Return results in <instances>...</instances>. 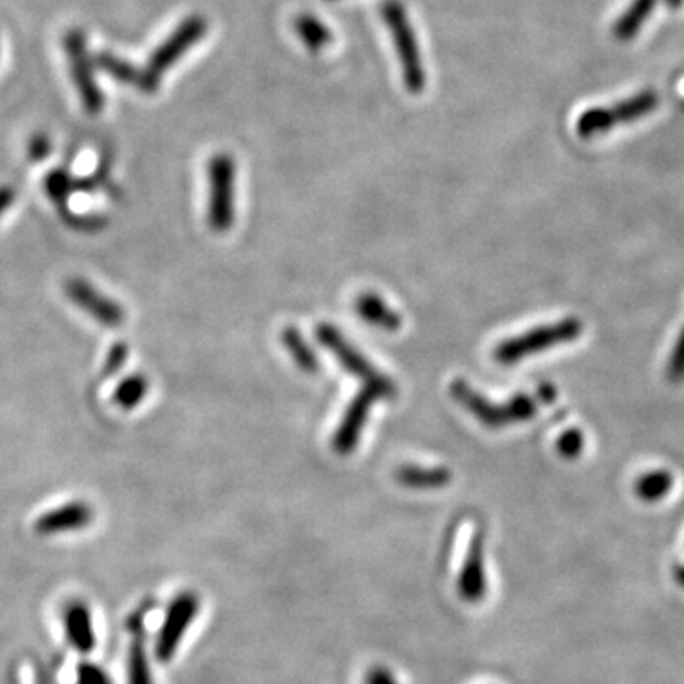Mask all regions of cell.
<instances>
[{"label": "cell", "instance_id": "6da1fadb", "mask_svg": "<svg viewBox=\"0 0 684 684\" xmlns=\"http://www.w3.org/2000/svg\"><path fill=\"white\" fill-rule=\"evenodd\" d=\"M316 339L323 349L329 350V354L337 357L344 371L362 382V390L375 395L379 402H392L398 398L400 390L394 380L377 369L369 357H365L352 342L346 341L339 329L331 323H320L316 326Z\"/></svg>", "mask_w": 684, "mask_h": 684}, {"label": "cell", "instance_id": "7a4b0ae2", "mask_svg": "<svg viewBox=\"0 0 684 684\" xmlns=\"http://www.w3.org/2000/svg\"><path fill=\"white\" fill-rule=\"evenodd\" d=\"M454 402L468 411L479 425L489 430H500L515 423H525L536 415V403L530 395L517 394L506 403H492L464 379H454L449 387Z\"/></svg>", "mask_w": 684, "mask_h": 684}, {"label": "cell", "instance_id": "3957f363", "mask_svg": "<svg viewBox=\"0 0 684 684\" xmlns=\"http://www.w3.org/2000/svg\"><path fill=\"white\" fill-rule=\"evenodd\" d=\"M380 14L387 23L390 37L394 40L405 88L410 89L411 94H423L426 86V71L407 10L403 8L400 0H384L380 7Z\"/></svg>", "mask_w": 684, "mask_h": 684}, {"label": "cell", "instance_id": "277c9868", "mask_svg": "<svg viewBox=\"0 0 684 684\" xmlns=\"http://www.w3.org/2000/svg\"><path fill=\"white\" fill-rule=\"evenodd\" d=\"M236 221V162L219 152L208 162V224L216 234L231 231Z\"/></svg>", "mask_w": 684, "mask_h": 684}, {"label": "cell", "instance_id": "5b68a950", "mask_svg": "<svg viewBox=\"0 0 684 684\" xmlns=\"http://www.w3.org/2000/svg\"><path fill=\"white\" fill-rule=\"evenodd\" d=\"M581 333L582 321L566 318V320L558 321V323L542 326V328L533 329L523 335L512 337L508 341L500 342L492 352V357L502 365L517 364L521 359L540 354L551 346L574 341L581 337Z\"/></svg>", "mask_w": 684, "mask_h": 684}, {"label": "cell", "instance_id": "8992f818", "mask_svg": "<svg viewBox=\"0 0 684 684\" xmlns=\"http://www.w3.org/2000/svg\"><path fill=\"white\" fill-rule=\"evenodd\" d=\"M658 103H660L658 94L652 89H647V91L630 97L627 101H622V103L609 107V109H591V111L584 112L578 119V124H576V132L584 139H589L594 135L612 130L618 124H627L632 120L645 117L648 112L655 111Z\"/></svg>", "mask_w": 684, "mask_h": 684}, {"label": "cell", "instance_id": "52a82bcc", "mask_svg": "<svg viewBox=\"0 0 684 684\" xmlns=\"http://www.w3.org/2000/svg\"><path fill=\"white\" fill-rule=\"evenodd\" d=\"M200 614V597L194 591H181L171 599L166 610L164 622L158 632L155 655L160 662H170L178 652L179 645L185 639L196 616Z\"/></svg>", "mask_w": 684, "mask_h": 684}, {"label": "cell", "instance_id": "ba28073f", "mask_svg": "<svg viewBox=\"0 0 684 684\" xmlns=\"http://www.w3.org/2000/svg\"><path fill=\"white\" fill-rule=\"evenodd\" d=\"M65 53H68L71 78H73L78 97L83 101L84 111L88 114H99L103 111L105 99L96 81L94 61L86 50V38H84L83 30H69L65 35Z\"/></svg>", "mask_w": 684, "mask_h": 684}, {"label": "cell", "instance_id": "9c48e42d", "mask_svg": "<svg viewBox=\"0 0 684 684\" xmlns=\"http://www.w3.org/2000/svg\"><path fill=\"white\" fill-rule=\"evenodd\" d=\"M208 33V22L201 15H191L185 22L179 23L178 29L166 38L162 45L150 56L149 63L145 71L152 76L155 81L160 83V76L166 71H170L183 56H185L196 42H200L201 38Z\"/></svg>", "mask_w": 684, "mask_h": 684}, {"label": "cell", "instance_id": "30bf717a", "mask_svg": "<svg viewBox=\"0 0 684 684\" xmlns=\"http://www.w3.org/2000/svg\"><path fill=\"white\" fill-rule=\"evenodd\" d=\"M65 291H68V297L75 303V306H78L81 310L91 316L97 323H101L105 328H120L124 323V318H126L124 308L117 301H112L111 297L99 293L86 280H81V278L71 280Z\"/></svg>", "mask_w": 684, "mask_h": 684}, {"label": "cell", "instance_id": "8fae6325", "mask_svg": "<svg viewBox=\"0 0 684 684\" xmlns=\"http://www.w3.org/2000/svg\"><path fill=\"white\" fill-rule=\"evenodd\" d=\"M489 589L487 569H485V535L477 528L469 538L466 558L459 574V596L466 602L484 601Z\"/></svg>", "mask_w": 684, "mask_h": 684}, {"label": "cell", "instance_id": "7c38bea8", "mask_svg": "<svg viewBox=\"0 0 684 684\" xmlns=\"http://www.w3.org/2000/svg\"><path fill=\"white\" fill-rule=\"evenodd\" d=\"M375 403H379V400L365 390H359L356 398L349 403L331 439V447L337 454L344 456L356 449Z\"/></svg>", "mask_w": 684, "mask_h": 684}, {"label": "cell", "instance_id": "4fadbf2b", "mask_svg": "<svg viewBox=\"0 0 684 684\" xmlns=\"http://www.w3.org/2000/svg\"><path fill=\"white\" fill-rule=\"evenodd\" d=\"M91 521H94V510L83 500H78V502H69V504L42 513L35 523V530L42 536L65 535V533L88 527Z\"/></svg>", "mask_w": 684, "mask_h": 684}, {"label": "cell", "instance_id": "5bb4252c", "mask_svg": "<svg viewBox=\"0 0 684 684\" xmlns=\"http://www.w3.org/2000/svg\"><path fill=\"white\" fill-rule=\"evenodd\" d=\"M63 630L71 647L81 655L94 652L97 645L96 625L91 610L84 601L69 602L63 614Z\"/></svg>", "mask_w": 684, "mask_h": 684}, {"label": "cell", "instance_id": "9a60e30c", "mask_svg": "<svg viewBox=\"0 0 684 684\" xmlns=\"http://www.w3.org/2000/svg\"><path fill=\"white\" fill-rule=\"evenodd\" d=\"M354 308H356L357 316L367 326L382 329V331H388V333H394V331L402 329V314L395 313L394 308H390L387 301L377 295V293L369 291V293L357 295Z\"/></svg>", "mask_w": 684, "mask_h": 684}, {"label": "cell", "instance_id": "2e32d148", "mask_svg": "<svg viewBox=\"0 0 684 684\" xmlns=\"http://www.w3.org/2000/svg\"><path fill=\"white\" fill-rule=\"evenodd\" d=\"M395 481L405 489L415 491H436L443 489L453 481L451 469L443 466H417V464H403L395 469Z\"/></svg>", "mask_w": 684, "mask_h": 684}, {"label": "cell", "instance_id": "e0dca14e", "mask_svg": "<svg viewBox=\"0 0 684 684\" xmlns=\"http://www.w3.org/2000/svg\"><path fill=\"white\" fill-rule=\"evenodd\" d=\"M96 63L97 68L103 69L105 73H109L114 81L130 84V86H137L145 94H155L158 89V84H160L152 76H149L145 69H137L130 61L120 60L119 56H114V53H97Z\"/></svg>", "mask_w": 684, "mask_h": 684}, {"label": "cell", "instance_id": "ac0fdd59", "mask_svg": "<svg viewBox=\"0 0 684 684\" xmlns=\"http://www.w3.org/2000/svg\"><path fill=\"white\" fill-rule=\"evenodd\" d=\"M295 33L310 52H321L333 42V35L326 27V23L320 22L313 14L298 15L295 20Z\"/></svg>", "mask_w": 684, "mask_h": 684}, {"label": "cell", "instance_id": "d6986e66", "mask_svg": "<svg viewBox=\"0 0 684 684\" xmlns=\"http://www.w3.org/2000/svg\"><path fill=\"white\" fill-rule=\"evenodd\" d=\"M282 342L301 371H320L318 356L314 354L313 346L305 341V337L301 335V331L297 328H291L290 326V328L283 329Z\"/></svg>", "mask_w": 684, "mask_h": 684}, {"label": "cell", "instance_id": "ffe728a7", "mask_svg": "<svg viewBox=\"0 0 684 684\" xmlns=\"http://www.w3.org/2000/svg\"><path fill=\"white\" fill-rule=\"evenodd\" d=\"M149 388V379L142 372H135V375L120 380L114 392H112V402L117 403L120 410H134L137 405H142L143 400L147 398Z\"/></svg>", "mask_w": 684, "mask_h": 684}, {"label": "cell", "instance_id": "44dd1931", "mask_svg": "<svg viewBox=\"0 0 684 684\" xmlns=\"http://www.w3.org/2000/svg\"><path fill=\"white\" fill-rule=\"evenodd\" d=\"M658 0H633L632 7L627 8L616 25H614V35L620 40H630L639 33L640 27L645 25L650 12L655 10Z\"/></svg>", "mask_w": 684, "mask_h": 684}, {"label": "cell", "instance_id": "7402d4cb", "mask_svg": "<svg viewBox=\"0 0 684 684\" xmlns=\"http://www.w3.org/2000/svg\"><path fill=\"white\" fill-rule=\"evenodd\" d=\"M127 684H155L143 635H135L127 656Z\"/></svg>", "mask_w": 684, "mask_h": 684}, {"label": "cell", "instance_id": "603a6c76", "mask_svg": "<svg viewBox=\"0 0 684 684\" xmlns=\"http://www.w3.org/2000/svg\"><path fill=\"white\" fill-rule=\"evenodd\" d=\"M670 474L665 472H655V474H648V476L640 477L639 484H637V492H639L640 499L645 500H658L665 497L671 491Z\"/></svg>", "mask_w": 684, "mask_h": 684}, {"label": "cell", "instance_id": "cb8c5ba5", "mask_svg": "<svg viewBox=\"0 0 684 684\" xmlns=\"http://www.w3.org/2000/svg\"><path fill=\"white\" fill-rule=\"evenodd\" d=\"M45 191L50 200L56 201L58 206H65L73 191V179L65 170H53L48 178L45 179Z\"/></svg>", "mask_w": 684, "mask_h": 684}, {"label": "cell", "instance_id": "d4e9b609", "mask_svg": "<svg viewBox=\"0 0 684 684\" xmlns=\"http://www.w3.org/2000/svg\"><path fill=\"white\" fill-rule=\"evenodd\" d=\"M76 684H112V681L101 665L83 662L76 668Z\"/></svg>", "mask_w": 684, "mask_h": 684}, {"label": "cell", "instance_id": "484cf974", "mask_svg": "<svg viewBox=\"0 0 684 684\" xmlns=\"http://www.w3.org/2000/svg\"><path fill=\"white\" fill-rule=\"evenodd\" d=\"M584 447V438L578 430H569L558 441L559 453L565 459H576Z\"/></svg>", "mask_w": 684, "mask_h": 684}, {"label": "cell", "instance_id": "4316f807", "mask_svg": "<svg viewBox=\"0 0 684 684\" xmlns=\"http://www.w3.org/2000/svg\"><path fill=\"white\" fill-rule=\"evenodd\" d=\"M127 359V346L124 342H117L105 357V375L119 372Z\"/></svg>", "mask_w": 684, "mask_h": 684}, {"label": "cell", "instance_id": "83f0119b", "mask_svg": "<svg viewBox=\"0 0 684 684\" xmlns=\"http://www.w3.org/2000/svg\"><path fill=\"white\" fill-rule=\"evenodd\" d=\"M29 158L30 160H35V162H40V160H45L50 155V150H52V143L48 139V135L37 134L30 137L29 147Z\"/></svg>", "mask_w": 684, "mask_h": 684}, {"label": "cell", "instance_id": "f1b7e54d", "mask_svg": "<svg viewBox=\"0 0 684 684\" xmlns=\"http://www.w3.org/2000/svg\"><path fill=\"white\" fill-rule=\"evenodd\" d=\"M364 684H400L394 673L388 670L387 665H372L371 670L365 673Z\"/></svg>", "mask_w": 684, "mask_h": 684}, {"label": "cell", "instance_id": "f546056e", "mask_svg": "<svg viewBox=\"0 0 684 684\" xmlns=\"http://www.w3.org/2000/svg\"><path fill=\"white\" fill-rule=\"evenodd\" d=\"M670 375L671 379L675 380L681 379L684 375V331L681 341L677 342L675 354L671 357Z\"/></svg>", "mask_w": 684, "mask_h": 684}, {"label": "cell", "instance_id": "4dcf8cb0", "mask_svg": "<svg viewBox=\"0 0 684 684\" xmlns=\"http://www.w3.org/2000/svg\"><path fill=\"white\" fill-rule=\"evenodd\" d=\"M14 200H15L14 188L8 185L0 186V217L7 213L8 209H10V206L14 204Z\"/></svg>", "mask_w": 684, "mask_h": 684}, {"label": "cell", "instance_id": "1f68e13d", "mask_svg": "<svg viewBox=\"0 0 684 684\" xmlns=\"http://www.w3.org/2000/svg\"><path fill=\"white\" fill-rule=\"evenodd\" d=\"M675 576H677L679 584L684 586V566H679L677 571H675Z\"/></svg>", "mask_w": 684, "mask_h": 684}, {"label": "cell", "instance_id": "d6a6232c", "mask_svg": "<svg viewBox=\"0 0 684 684\" xmlns=\"http://www.w3.org/2000/svg\"><path fill=\"white\" fill-rule=\"evenodd\" d=\"M665 2H668V7L679 8L683 4L684 0H665Z\"/></svg>", "mask_w": 684, "mask_h": 684}, {"label": "cell", "instance_id": "836d02e7", "mask_svg": "<svg viewBox=\"0 0 684 684\" xmlns=\"http://www.w3.org/2000/svg\"><path fill=\"white\" fill-rule=\"evenodd\" d=\"M329 2H333V0H329Z\"/></svg>", "mask_w": 684, "mask_h": 684}]
</instances>
